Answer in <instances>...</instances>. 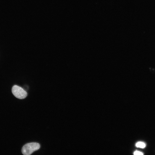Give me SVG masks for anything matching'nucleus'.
Masks as SVG:
<instances>
[{
  "instance_id": "nucleus-1",
  "label": "nucleus",
  "mask_w": 155,
  "mask_h": 155,
  "mask_svg": "<svg viewBox=\"0 0 155 155\" xmlns=\"http://www.w3.org/2000/svg\"><path fill=\"white\" fill-rule=\"evenodd\" d=\"M40 144L36 142H31L25 144L22 147V152L24 155H30L40 148Z\"/></svg>"
},
{
  "instance_id": "nucleus-2",
  "label": "nucleus",
  "mask_w": 155,
  "mask_h": 155,
  "mask_svg": "<svg viewBox=\"0 0 155 155\" xmlns=\"http://www.w3.org/2000/svg\"><path fill=\"white\" fill-rule=\"evenodd\" d=\"M12 92L16 98L23 99L27 96V93L23 88L18 86L15 85L12 88Z\"/></svg>"
},
{
  "instance_id": "nucleus-3",
  "label": "nucleus",
  "mask_w": 155,
  "mask_h": 155,
  "mask_svg": "<svg viewBox=\"0 0 155 155\" xmlns=\"http://www.w3.org/2000/svg\"><path fill=\"white\" fill-rule=\"evenodd\" d=\"M136 146L137 147L144 148L146 146V144L144 142H138L136 144Z\"/></svg>"
},
{
  "instance_id": "nucleus-4",
  "label": "nucleus",
  "mask_w": 155,
  "mask_h": 155,
  "mask_svg": "<svg viewBox=\"0 0 155 155\" xmlns=\"http://www.w3.org/2000/svg\"><path fill=\"white\" fill-rule=\"evenodd\" d=\"M133 154L135 155H142L143 154L142 152L137 151H135Z\"/></svg>"
}]
</instances>
